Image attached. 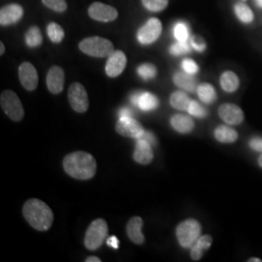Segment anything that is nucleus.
<instances>
[{
    "label": "nucleus",
    "mask_w": 262,
    "mask_h": 262,
    "mask_svg": "<svg viewBox=\"0 0 262 262\" xmlns=\"http://www.w3.org/2000/svg\"><path fill=\"white\" fill-rule=\"evenodd\" d=\"M66 173L77 180H90L96 173V161L94 157L85 151H75L67 155L63 159Z\"/></svg>",
    "instance_id": "obj_1"
},
{
    "label": "nucleus",
    "mask_w": 262,
    "mask_h": 262,
    "mask_svg": "<svg viewBox=\"0 0 262 262\" xmlns=\"http://www.w3.org/2000/svg\"><path fill=\"white\" fill-rule=\"evenodd\" d=\"M23 214L29 225L38 231H46L54 222V214L47 204L39 199H29L24 208Z\"/></svg>",
    "instance_id": "obj_2"
},
{
    "label": "nucleus",
    "mask_w": 262,
    "mask_h": 262,
    "mask_svg": "<svg viewBox=\"0 0 262 262\" xmlns=\"http://www.w3.org/2000/svg\"><path fill=\"white\" fill-rule=\"evenodd\" d=\"M79 48L85 55L94 57L110 56L114 52L112 42L99 36L85 38L80 42Z\"/></svg>",
    "instance_id": "obj_3"
},
{
    "label": "nucleus",
    "mask_w": 262,
    "mask_h": 262,
    "mask_svg": "<svg viewBox=\"0 0 262 262\" xmlns=\"http://www.w3.org/2000/svg\"><path fill=\"white\" fill-rule=\"evenodd\" d=\"M108 234V225L103 219H97L89 226L84 236V246L88 250H97Z\"/></svg>",
    "instance_id": "obj_4"
},
{
    "label": "nucleus",
    "mask_w": 262,
    "mask_h": 262,
    "mask_svg": "<svg viewBox=\"0 0 262 262\" xmlns=\"http://www.w3.org/2000/svg\"><path fill=\"white\" fill-rule=\"evenodd\" d=\"M201 234V225L193 220L188 219L181 223L176 229L179 243L183 248H191Z\"/></svg>",
    "instance_id": "obj_5"
},
{
    "label": "nucleus",
    "mask_w": 262,
    "mask_h": 262,
    "mask_svg": "<svg viewBox=\"0 0 262 262\" xmlns=\"http://www.w3.org/2000/svg\"><path fill=\"white\" fill-rule=\"evenodd\" d=\"M1 108L14 122H19L25 116V110L19 96L12 91H4L0 96Z\"/></svg>",
    "instance_id": "obj_6"
},
{
    "label": "nucleus",
    "mask_w": 262,
    "mask_h": 262,
    "mask_svg": "<svg viewBox=\"0 0 262 262\" xmlns=\"http://www.w3.org/2000/svg\"><path fill=\"white\" fill-rule=\"evenodd\" d=\"M68 99L72 109L78 113H84L89 109V96L84 85L80 83L71 84L68 91Z\"/></svg>",
    "instance_id": "obj_7"
},
{
    "label": "nucleus",
    "mask_w": 262,
    "mask_h": 262,
    "mask_svg": "<svg viewBox=\"0 0 262 262\" xmlns=\"http://www.w3.org/2000/svg\"><path fill=\"white\" fill-rule=\"evenodd\" d=\"M161 31V21L157 18H151L138 30L137 39L143 45H150L159 39Z\"/></svg>",
    "instance_id": "obj_8"
},
{
    "label": "nucleus",
    "mask_w": 262,
    "mask_h": 262,
    "mask_svg": "<svg viewBox=\"0 0 262 262\" xmlns=\"http://www.w3.org/2000/svg\"><path fill=\"white\" fill-rule=\"evenodd\" d=\"M89 15L92 19L97 21L109 23L118 18L119 12L113 6L101 2H94L89 7Z\"/></svg>",
    "instance_id": "obj_9"
},
{
    "label": "nucleus",
    "mask_w": 262,
    "mask_h": 262,
    "mask_svg": "<svg viewBox=\"0 0 262 262\" xmlns=\"http://www.w3.org/2000/svg\"><path fill=\"white\" fill-rule=\"evenodd\" d=\"M116 130L124 137L138 139L145 132L143 126L133 118L120 119L116 124Z\"/></svg>",
    "instance_id": "obj_10"
},
{
    "label": "nucleus",
    "mask_w": 262,
    "mask_h": 262,
    "mask_svg": "<svg viewBox=\"0 0 262 262\" xmlns=\"http://www.w3.org/2000/svg\"><path fill=\"white\" fill-rule=\"evenodd\" d=\"M20 84L27 91H34L38 85V73L35 67L30 62H23L19 67Z\"/></svg>",
    "instance_id": "obj_11"
},
{
    "label": "nucleus",
    "mask_w": 262,
    "mask_h": 262,
    "mask_svg": "<svg viewBox=\"0 0 262 262\" xmlns=\"http://www.w3.org/2000/svg\"><path fill=\"white\" fill-rule=\"evenodd\" d=\"M126 62L127 59L123 52L114 51L112 55L109 56L105 66L106 74L111 78H116L121 75L126 66Z\"/></svg>",
    "instance_id": "obj_12"
},
{
    "label": "nucleus",
    "mask_w": 262,
    "mask_h": 262,
    "mask_svg": "<svg viewBox=\"0 0 262 262\" xmlns=\"http://www.w3.org/2000/svg\"><path fill=\"white\" fill-rule=\"evenodd\" d=\"M219 116L224 122L230 125L241 124L244 121L242 109L235 104L225 103L220 106Z\"/></svg>",
    "instance_id": "obj_13"
},
{
    "label": "nucleus",
    "mask_w": 262,
    "mask_h": 262,
    "mask_svg": "<svg viewBox=\"0 0 262 262\" xmlns=\"http://www.w3.org/2000/svg\"><path fill=\"white\" fill-rule=\"evenodd\" d=\"M131 103L144 112H150L159 107V98L150 93H136L130 97Z\"/></svg>",
    "instance_id": "obj_14"
},
{
    "label": "nucleus",
    "mask_w": 262,
    "mask_h": 262,
    "mask_svg": "<svg viewBox=\"0 0 262 262\" xmlns=\"http://www.w3.org/2000/svg\"><path fill=\"white\" fill-rule=\"evenodd\" d=\"M64 80H66V74L61 67L59 66H53L47 75V86L48 90L54 94H60L64 86Z\"/></svg>",
    "instance_id": "obj_15"
},
{
    "label": "nucleus",
    "mask_w": 262,
    "mask_h": 262,
    "mask_svg": "<svg viewBox=\"0 0 262 262\" xmlns=\"http://www.w3.org/2000/svg\"><path fill=\"white\" fill-rule=\"evenodd\" d=\"M24 16L23 7L13 3L2 7L0 10V25L2 27H6L10 25H14L18 23Z\"/></svg>",
    "instance_id": "obj_16"
},
{
    "label": "nucleus",
    "mask_w": 262,
    "mask_h": 262,
    "mask_svg": "<svg viewBox=\"0 0 262 262\" xmlns=\"http://www.w3.org/2000/svg\"><path fill=\"white\" fill-rule=\"evenodd\" d=\"M151 147L152 146L149 142L143 139H137L135 150L133 154L134 160L143 165H147L150 163L154 159V152Z\"/></svg>",
    "instance_id": "obj_17"
},
{
    "label": "nucleus",
    "mask_w": 262,
    "mask_h": 262,
    "mask_svg": "<svg viewBox=\"0 0 262 262\" xmlns=\"http://www.w3.org/2000/svg\"><path fill=\"white\" fill-rule=\"evenodd\" d=\"M142 226H143V220L140 216H134L128 222L126 226V232L133 243L137 245L144 243L145 238L141 231Z\"/></svg>",
    "instance_id": "obj_18"
},
{
    "label": "nucleus",
    "mask_w": 262,
    "mask_h": 262,
    "mask_svg": "<svg viewBox=\"0 0 262 262\" xmlns=\"http://www.w3.org/2000/svg\"><path fill=\"white\" fill-rule=\"evenodd\" d=\"M170 123L175 130L178 131L180 133H183V134L189 133L194 128L193 120L190 117L183 115V114L174 115L170 120Z\"/></svg>",
    "instance_id": "obj_19"
},
{
    "label": "nucleus",
    "mask_w": 262,
    "mask_h": 262,
    "mask_svg": "<svg viewBox=\"0 0 262 262\" xmlns=\"http://www.w3.org/2000/svg\"><path fill=\"white\" fill-rule=\"evenodd\" d=\"M213 243V238L211 235H202L198 238L195 243L191 247L190 256L194 261H198L202 258L203 253L207 251Z\"/></svg>",
    "instance_id": "obj_20"
},
{
    "label": "nucleus",
    "mask_w": 262,
    "mask_h": 262,
    "mask_svg": "<svg viewBox=\"0 0 262 262\" xmlns=\"http://www.w3.org/2000/svg\"><path fill=\"white\" fill-rule=\"evenodd\" d=\"M173 82L179 88L187 91L188 93H193L197 90L196 79L190 74L184 72H177L173 76Z\"/></svg>",
    "instance_id": "obj_21"
},
{
    "label": "nucleus",
    "mask_w": 262,
    "mask_h": 262,
    "mask_svg": "<svg viewBox=\"0 0 262 262\" xmlns=\"http://www.w3.org/2000/svg\"><path fill=\"white\" fill-rule=\"evenodd\" d=\"M220 83L222 89L226 93H234L239 88L240 81L238 76L236 75L234 72L225 71L221 76Z\"/></svg>",
    "instance_id": "obj_22"
},
{
    "label": "nucleus",
    "mask_w": 262,
    "mask_h": 262,
    "mask_svg": "<svg viewBox=\"0 0 262 262\" xmlns=\"http://www.w3.org/2000/svg\"><path fill=\"white\" fill-rule=\"evenodd\" d=\"M215 138L221 143H234L238 139V133L229 126L220 125L215 128Z\"/></svg>",
    "instance_id": "obj_23"
},
{
    "label": "nucleus",
    "mask_w": 262,
    "mask_h": 262,
    "mask_svg": "<svg viewBox=\"0 0 262 262\" xmlns=\"http://www.w3.org/2000/svg\"><path fill=\"white\" fill-rule=\"evenodd\" d=\"M197 94L199 99L205 104H212L216 100V93L215 88L212 84H199L197 86Z\"/></svg>",
    "instance_id": "obj_24"
},
{
    "label": "nucleus",
    "mask_w": 262,
    "mask_h": 262,
    "mask_svg": "<svg viewBox=\"0 0 262 262\" xmlns=\"http://www.w3.org/2000/svg\"><path fill=\"white\" fill-rule=\"evenodd\" d=\"M190 101L189 97L183 92H175L170 96L171 106L180 111H187Z\"/></svg>",
    "instance_id": "obj_25"
},
{
    "label": "nucleus",
    "mask_w": 262,
    "mask_h": 262,
    "mask_svg": "<svg viewBox=\"0 0 262 262\" xmlns=\"http://www.w3.org/2000/svg\"><path fill=\"white\" fill-rule=\"evenodd\" d=\"M234 12L236 17L244 24H251L254 19L253 11L243 2L235 4Z\"/></svg>",
    "instance_id": "obj_26"
},
{
    "label": "nucleus",
    "mask_w": 262,
    "mask_h": 262,
    "mask_svg": "<svg viewBox=\"0 0 262 262\" xmlns=\"http://www.w3.org/2000/svg\"><path fill=\"white\" fill-rule=\"evenodd\" d=\"M43 42L41 31L37 27H31L26 33V44L28 47H39Z\"/></svg>",
    "instance_id": "obj_27"
},
{
    "label": "nucleus",
    "mask_w": 262,
    "mask_h": 262,
    "mask_svg": "<svg viewBox=\"0 0 262 262\" xmlns=\"http://www.w3.org/2000/svg\"><path fill=\"white\" fill-rule=\"evenodd\" d=\"M48 36L54 43H60L64 38V30L58 24L50 23L47 28Z\"/></svg>",
    "instance_id": "obj_28"
},
{
    "label": "nucleus",
    "mask_w": 262,
    "mask_h": 262,
    "mask_svg": "<svg viewBox=\"0 0 262 262\" xmlns=\"http://www.w3.org/2000/svg\"><path fill=\"white\" fill-rule=\"evenodd\" d=\"M137 73L143 80H151L157 76V68L150 63H143L138 66Z\"/></svg>",
    "instance_id": "obj_29"
},
{
    "label": "nucleus",
    "mask_w": 262,
    "mask_h": 262,
    "mask_svg": "<svg viewBox=\"0 0 262 262\" xmlns=\"http://www.w3.org/2000/svg\"><path fill=\"white\" fill-rule=\"evenodd\" d=\"M191 51V45L189 40L186 41V42H181V41H177V43L173 44L169 52L172 56H182V55H186L188 54Z\"/></svg>",
    "instance_id": "obj_30"
},
{
    "label": "nucleus",
    "mask_w": 262,
    "mask_h": 262,
    "mask_svg": "<svg viewBox=\"0 0 262 262\" xmlns=\"http://www.w3.org/2000/svg\"><path fill=\"white\" fill-rule=\"evenodd\" d=\"M142 4L149 11L160 12L168 6L169 0H142Z\"/></svg>",
    "instance_id": "obj_31"
},
{
    "label": "nucleus",
    "mask_w": 262,
    "mask_h": 262,
    "mask_svg": "<svg viewBox=\"0 0 262 262\" xmlns=\"http://www.w3.org/2000/svg\"><path fill=\"white\" fill-rule=\"evenodd\" d=\"M174 36L177 39V41L181 42H186L189 40V30L188 27L185 23H178L173 30Z\"/></svg>",
    "instance_id": "obj_32"
},
{
    "label": "nucleus",
    "mask_w": 262,
    "mask_h": 262,
    "mask_svg": "<svg viewBox=\"0 0 262 262\" xmlns=\"http://www.w3.org/2000/svg\"><path fill=\"white\" fill-rule=\"evenodd\" d=\"M187 112L189 115L193 116V117H196L199 119H203V118H206L208 116V112H207L206 109L201 105L200 103H198L195 100H191L190 104L188 106V109H187Z\"/></svg>",
    "instance_id": "obj_33"
},
{
    "label": "nucleus",
    "mask_w": 262,
    "mask_h": 262,
    "mask_svg": "<svg viewBox=\"0 0 262 262\" xmlns=\"http://www.w3.org/2000/svg\"><path fill=\"white\" fill-rule=\"evenodd\" d=\"M42 2L49 9L56 11L58 13L64 12L67 9L66 0H42Z\"/></svg>",
    "instance_id": "obj_34"
},
{
    "label": "nucleus",
    "mask_w": 262,
    "mask_h": 262,
    "mask_svg": "<svg viewBox=\"0 0 262 262\" xmlns=\"http://www.w3.org/2000/svg\"><path fill=\"white\" fill-rule=\"evenodd\" d=\"M182 68L186 73H188L190 75L196 74L199 70V67L197 66L196 62L190 58H185L182 61Z\"/></svg>",
    "instance_id": "obj_35"
},
{
    "label": "nucleus",
    "mask_w": 262,
    "mask_h": 262,
    "mask_svg": "<svg viewBox=\"0 0 262 262\" xmlns=\"http://www.w3.org/2000/svg\"><path fill=\"white\" fill-rule=\"evenodd\" d=\"M189 42L191 48L194 49L197 52H204L206 49L207 45L205 40L199 35H192L191 37L189 38Z\"/></svg>",
    "instance_id": "obj_36"
},
{
    "label": "nucleus",
    "mask_w": 262,
    "mask_h": 262,
    "mask_svg": "<svg viewBox=\"0 0 262 262\" xmlns=\"http://www.w3.org/2000/svg\"><path fill=\"white\" fill-rule=\"evenodd\" d=\"M249 145L253 150L262 152V137H253L249 142Z\"/></svg>",
    "instance_id": "obj_37"
},
{
    "label": "nucleus",
    "mask_w": 262,
    "mask_h": 262,
    "mask_svg": "<svg viewBox=\"0 0 262 262\" xmlns=\"http://www.w3.org/2000/svg\"><path fill=\"white\" fill-rule=\"evenodd\" d=\"M138 139H143V140L147 141V142H149L151 146H154V145H156L157 144V139H156V137H155V135L150 132V131H146L143 133V135L141 136L140 138H138Z\"/></svg>",
    "instance_id": "obj_38"
},
{
    "label": "nucleus",
    "mask_w": 262,
    "mask_h": 262,
    "mask_svg": "<svg viewBox=\"0 0 262 262\" xmlns=\"http://www.w3.org/2000/svg\"><path fill=\"white\" fill-rule=\"evenodd\" d=\"M119 117L120 119H127V118H133V112L130 108L125 107V108H122L119 112Z\"/></svg>",
    "instance_id": "obj_39"
},
{
    "label": "nucleus",
    "mask_w": 262,
    "mask_h": 262,
    "mask_svg": "<svg viewBox=\"0 0 262 262\" xmlns=\"http://www.w3.org/2000/svg\"><path fill=\"white\" fill-rule=\"evenodd\" d=\"M107 244H108V246H110L113 249L117 250L119 248L120 241H119V239L116 236H111L110 238L107 239Z\"/></svg>",
    "instance_id": "obj_40"
},
{
    "label": "nucleus",
    "mask_w": 262,
    "mask_h": 262,
    "mask_svg": "<svg viewBox=\"0 0 262 262\" xmlns=\"http://www.w3.org/2000/svg\"><path fill=\"white\" fill-rule=\"evenodd\" d=\"M101 261V259H99L98 257H96V256H90V257H88L86 259H85V262H100Z\"/></svg>",
    "instance_id": "obj_41"
},
{
    "label": "nucleus",
    "mask_w": 262,
    "mask_h": 262,
    "mask_svg": "<svg viewBox=\"0 0 262 262\" xmlns=\"http://www.w3.org/2000/svg\"><path fill=\"white\" fill-rule=\"evenodd\" d=\"M4 52H5V46H4L3 42H0V55L2 56L4 54Z\"/></svg>",
    "instance_id": "obj_42"
},
{
    "label": "nucleus",
    "mask_w": 262,
    "mask_h": 262,
    "mask_svg": "<svg viewBox=\"0 0 262 262\" xmlns=\"http://www.w3.org/2000/svg\"><path fill=\"white\" fill-rule=\"evenodd\" d=\"M254 3L258 8H262V0H254Z\"/></svg>",
    "instance_id": "obj_43"
},
{
    "label": "nucleus",
    "mask_w": 262,
    "mask_h": 262,
    "mask_svg": "<svg viewBox=\"0 0 262 262\" xmlns=\"http://www.w3.org/2000/svg\"><path fill=\"white\" fill-rule=\"evenodd\" d=\"M249 262H261L262 260L260 259V258H257V257H252V258H250L249 260H248Z\"/></svg>",
    "instance_id": "obj_44"
},
{
    "label": "nucleus",
    "mask_w": 262,
    "mask_h": 262,
    "mask_svg": "<svg viewBox=\"0 0 262 262\" xmlns=\"http://www.w3.org/2000/svg\"><path fill=\"white\" fill-rule=\"evenodd\" d=\"M258 164H259V166L262 168V155L258 158Z\"/></svg>",
    "instance_id": "obj_45"
},
{
    "label": "nucleus",
    "mask_w": 262,
    "mask_h": 262,
    "mask_svg": "<svg viewBox=\"0 0 262 262\" xmlns=\"http://www.w3.org/2000/svg\"><path fill=\"white\" fill-rule=\"evenodd\" d=\"M243 1H245V0H243Z\"/></svg>",
    "instance_id": "obj_46"
}]
</instances>
